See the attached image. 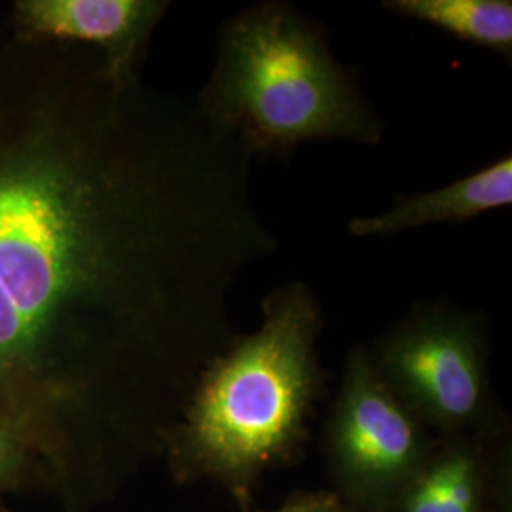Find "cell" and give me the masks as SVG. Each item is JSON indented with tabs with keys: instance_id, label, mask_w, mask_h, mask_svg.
Masks as SVG:
<instances>
[{
	"instance_id": "obj_1",
	"label": "cell",
	"mask_w": 512,
	"mask_h": 512,
	"mask_svg": "<svg viewBox=\"0 0 512 512\" xmlns=\"http://www.w3.org/2000/svg\"><path fill=\"white\" fill-rule=\"evenodd\" d=\"M253 152L196 103L76 44L0 46V412L88 458L164 439L236 336L230 298L277 238Z\"/></svg>"
},
{
	"instance_id": "obj_2",
	"label": "cell",
	"mask_w": 512,
	"mask_h": 512,
	"mask_svg": "<svg viewBox=\"0 0 512 512\" xmlns=\"http://www.w3.org/2000/svg\"><path fill=\"white\" fill-rule=\"evenodd\" d=\"M323 310L302 281L262 302V325L236 336L196 378L181 416L165 433L181 478L211 476L245 494L306 437L323 385L315 344Z\"/></svg>"
},
{
	"instance_id": "obj_3",
	"label": "cell",
	"mask_w": 512,
	"mask_h": 512,
	"mask_svg": "<svg viewBox=\"0 0 512 512\" xmlns=\"http://www.w3.org/2000/svg\"><path fill=\"white\" fill-rule=\"evenodd\" d=\"M196 103L255 158H287L317 139L378 145L384 137V120L332 54L321 25L281 0L222 23L217 61Z\"/></svg>"
},
{
	"instance_id": "obj_4",
	"label": "cell",
	"mask_w": 512,
	"mask_h": 512,
	"mask_svg": "<svg viewBox=\"0 0 512 512\" xmlns=\"http://www.w3.org/2000/svg\"><path fill=\"white\" fill-rule=\"evenodd\" d=\"M370 361L421 423L456 433L490 416L484 332L471 311L421 302L376 344Z\"/></svg>"
},
{
	"instance_id": "obj_5",
	"label": "cell",
	"mask_w": 512,
	"mask_h": 512,
	"mask_svg": "<svg viewBox=\"0 0 512 512\" xmlns=\"http://www.w3.org/2000/svg\"><path fill=\"white\" fill-rule=\"evenodd\" d=\"M329 450L344 484L363 497L393 494L423 467V423L387 387L365 349L349 355L330 414Z\"/></svg>"
},
{
	"instance_id": "obj_6",
	"label": "cell",
	"mask_w": 512,
	"mask_h": 512,
	"mask_svg": "<svg viewBox=\"0 0 512 512\" xmlns=\"http://www.w3.org/2000/svg\"><path fill=\"white\" fill-rule=\"evenodd\" d=\"M169 6L165 0H18L12 38L86 46L101 54L112 73L137 76Z\"/></svg>"
},
{
	"instance_id": "obj_7",
	"label": "cell",
	"mask_w": 512,
	"mask_h": 512,
	"mask_svg": "<svg viewBox=\"0 0 512 512\" xmlns=\"http://www.w3.org/2000/svg\"><path fill=\"white\" fill-rule=\"evenodd\" d=\"M82 450L57 423L37 410L0 412V497L19 492L61 494L74 501Z\"/></svg>"
},
{
	"instance_id": "obj_8",
	"label": "cell",
	"mask_w": 512,
	"mask_h": 512,
	"mask_svg": "<svg viewBox=\"0 0 512 512\" xmlns=\"http://www.w3.org/2000/svg\"><path fill=\"white\" fill-rule=\"evenodd\" d=\"M511 203L512 156L505 154L494 164L437 190L401 194L382 215L349 220L348 230L355 238L393 236L435 224L467 222Z\"/></svg>"
},
{
	"instance_id": "obj_9",
	"label": "cell",
	"mask_w": 512,
	"mask_h": 512,
	"mask_svg": "<svg viewBox=\"0 0 512 512\" xmlns=\"http://www.w3.org/2000/svg\"><path fill=\"white\" fill-rule=\"evenodd\" d=\"M382 6L511 59V0H385Z\"/></svg>"
},
{
	"instance_id": "obj_10",
	"label": "cell",
	"mask_w": 512,
	"mask_h": 512,
	"mask_svg": "<svg viewBox=\"0 0 512 512\" xmlns=\"http://www.w3.org/2000/svg\"><path fill=\"white\" fill-rule=\"evenodd\" d=\"M480 495L475 454L454 448L404 486L403 512H480Z\"/></svg>"
},
{
	"instance_id": "obj_11",
	"label": "cell",
	"mask_w": 512,
	"mask_h": 512,
	"mask_svg": "<svg viewBox=\"0 0 512 512\" xmlns=\"http://www.w3.org/2000/svg\"><path fill=\"white\" fill-rule=\"evenodd\" d=\"M272 512H342L340 499L327 492H310L289 499L281 509Z\"/></svg>"
},
{
	"instance_id": "obj_12",
	"label": "cell",
	"mask_w": 512,
	"mask_h": 512,
	"mask_svg": "<svg viewBox=\"0 0 512 512\" xmlns=\"http://www.w3.org/2000/svg\"><path fill=\"white\" fill-rule=\"evenodd\" d=\"M0 512H12L10 511V507H8V505H6L2 499H0Z\"/></svg>"
}]
</instances>
